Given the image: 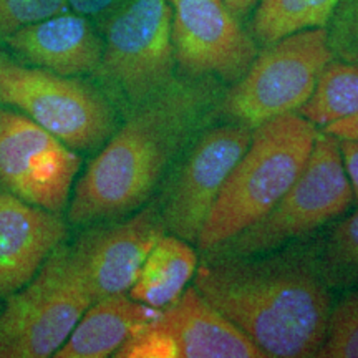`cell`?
<instances>
[{"label": "cell", "mask_w": 358, "mask_h": 358, "mask_svg": "<svg viewBox=\"0 0 358 358\" xmlns=\"http://www.w3.org/2000/svg\"><path fill=\"white\" fill-rule=\"evenodd\" d=\"M66 234L69 227L58 213L0 187V299L29 284Z\"/></svg>", "instance_id": "cell-14"}, {"label": "cell", "mask_w": 358, "mask_h": 358, "mask_svg": "<svg viewBox=\"0 0 358 358\" xmlns=\"http://www.w3.org/2000/svg\"><path fill=\"white\" fill-rule=\"evenodd\" d=\"M259 2H261V0H224V3H226L227 8L234 13L237 19L248 15Z\"/></svg>", "instance_id": "cell-27"}, {"label": "cell", "mask_w": 358, "mask_h": 358, "mask_svg": "<svg viewBox=\"0 0 358 358\" xmlns=\"http://www.w3.org/2000/svg\"><path fill=\"white\" fill-rule=\"evenodd\" d=\"M118 358H266L256 343L198 292L186 287L123 343Z\"/></svg>", "instance_id": "cell-9"}, {"label": "cell", "mask_w": 358, "mask_h": 358, "mask_svg": "<svg viewBox=\"0 0 358 358\" xmlns=\"http://www.w3.org/2000/svg\"><path fill=\"white\" fill-rule=\"evenodd\" d=\"M159 313V308L134 301L128 292L106 295L90 306L57 358H106Z\"/></svg>", "instance_id": "cell-16"}, {"label": "cell", "mask_w": 358, "mask_h": 358, "mask_svg": "<svg viewBox=\"0 0 358 358\" xmlns=\"http://www.w3.org/2000/svg\"><path fill=\"white\" fill-rule=\"evenodd\" d=\"M66 2H69V8L71 12L87 17L101 32V29L111 19V15L127 0H66Z\"/></svg>", "instance_id": "cell-24"}, {"label": "cell", "mask_w": 358, "mask_h": 358, "mask_svg": "<svg viewBox=\"0 0 358 358\" xmlns=\"http://www.w3.org/2000/svg\"><path fill=\"white\" fill-rule=\"evenodd\" d=\"M0 312V358H47L58 352L95 302L70 245L60 244Z\"/></svg>", "instance_id": "cell-7"}, {"label": "cell", "mask_w": 358, "mask_h": 358, "mask_svg": "<svg viewBox=\"0 0 358 358\" xmlns=\"http://www.w3.org/2000/svg\"><path fill=\"white\" fill-rule=\"evenodd\" d=\"M166 232L159 203L143 206L127 221L85 231L70 249L93 299L128 292Z\"/></svg>", "instance_id": "cell-13"}, {"label": "cell", "mask_w": 358, "mask_h": 358, "mask_svg": "<svg viewBox=\"0 0 358 358\" xmlns=\"http://www.w3.org/2000/svg\"><path fill=\"white\" fill-rule=\"evenodd\" d=\"M334 58L327 27L301 30L266 45L249 70L224 92L219 118L254 129L275 116L297 113Z\"/></svg>", "instance_id": "cell-8"}, {"label": "cell", "mask_w": 358, "mask_h": 358, "mask_svg": "<svg viewBox=\"0 0 358 358\" xmlns=\"http://www.w3.org/2000/svg\"><path fill=\"white\" fill-rule=\"evenodd\" d=\"M327 32L334 57L358 65V0H340Z\"/></svg>", "instance_id": "cell-23"}, {"label": "cell", "mask_w": 358, "mask_h": 358, "mask_svg": "<svg viewBox=\"0 0 358 358\" xmlns=\"http://www.w3.org/2000/svg\"><path fill=\"white\" fill-rule=\"evenodd\" d=\"M338 140V138H337ZM340 153H342L343 166H345L348 181H350L353 198L358 201V141L338 140Z\"/></svg>", "instance_id": "cell-25"}, {"label": "cell", "mask_w": 358, "mask_h": 358, "mask_svg": "<svg viewBox=\"0 0 358 358\" xmlns=\"http://www.w3.org/2000/svg\"><path fill=\"white\" fill-rule=\"evenodd\" d=\"M171 17L169 0H127L101 29L103 53L93 75L124 115L176 77Z\"/></svg>", "instance_id": "cell-4"}, {"label": "cell", "mask_w": 358, "mask_h": 358, "mask_svg": "<svg viewBox=\"0 0 358 358\" xmlns=\"http://www.w3.org/2000/svg\"><path fill=\"white\" fill-rule=\"evenodd\" d=\"M66 0H0V43L22 27L64 13Z\"/></svg>", "instance_id": "cell-22"}, {"label": "cell", "mask_w": 358, "mask_h": 358, "mask_svg": "<svg viewBox=\"0 0 358 358\" xmlns=\"http://www.w3.org/2000/svg\"><path fill=\"white\" fill-rule=\"evenodd\" d=\"M0 105L20 111L75 151L105 145L116 110L101 88L13 60L0 52Z\"/></svg>", "instance_id": "cell-6"}, {"label": "cell", "mask_w": 358, "mask_h": 358, "mask_svg": "<svg viewBox=\"0 0 358 358\" xmlns=\"http://www.w3.org/2000/svg\"><path fill=\"white\" fill-rule=\"evenodd\" d=\"M198 262V252L191 243L166 232L148 254L128 294L150 307H166L185 292Z\"/></svg>", "instance_id": "cell-17"}, {"label": "cell", "mask_w": 358, "mask_h": 358, "mask_svg": "<svg viewBox=\"0 0 358 358\" xmlns=\"http://www.w3.org/2000/svg\"><path fill=\"white\" fill-rule=\"evenodd\" d=\"M319 271L330 289L358 285V209L340 221L319 245Z\"/></svg>", "instance_id": "cell-20"}, {"label": "cell", "mask_w": 358, "mask_h": 358, "mask_svg": "<svg viewBox=\"0 0 358 358\" xmlns=\"http://www.w3.org/2000/svg\"><path fill=\"white\" fill-rule=\"evenodd\" d=\"M319 358H358V289L332 307Z\"/></svg>", "instance_id": "cell-21"}, {"label": "cell", "mask_w": 358, "mask_h": 358, "mask_svg": "<svg viewBox=\"0 0 358 358\" xmlns=\"http://www.w3.org/2000/svg\"><path fill=\"white\" fill-rule=\"evenodd\" d=\"M174 62L186 77L236 83L257 57L254 38L224 0H169Z\"/></svg>", "instance_id": "cell-12"}, {"label": "cell", "mask_w": 358, "mask_h": 358, "mask_svg": "<svg viewBox=\"0 0 358 358\" xmlns=\"http://www.w3.org/2000/svg\"><path fill=\"white\" fill-rule=\"evenodd\" d=\"M322 131L332 134L338 140H355L358 141V113L348 118L338 120V122L327 124L322 128Z\"/></svg>", "instance_id": "cell-26"}, {"label": "cell", "mask_w": 358, "mask_h": 358, "mask_svg": "<svg viewBox=\"0 0 358 358\" xmlns=\"http://www.w3.org/2000/svg\"><path fill=\"white\" fill-rule=\"evenodd\" d=\"M353 191L338 140L319 131L306 166L267 214L213 249V256H257L302 239L342 216L350 208Z\"/></svg>", "instance_id": "cell-5"}, {"label": "cell", "mask_w": 358, "mask_h": 358, "mask_svg": "<svg viewBox=\"0 0 358 358\" xmlns=\"http://www.w3.org/2000/svg\"><path fill=\"white\" fill-rule=\"evenodd\" d=\"M317 254L313 243L257 256L208 254L194 272V287L266 358H312L324 343L332 310V289Z\"/></svg>", "instance_id": "cell-2"}, {"label": "cell", "mask_w": 358, "mask_h": 358, "mask_svg": "<svg viewBox=\"0 0 358 358\" xmlns=\"http://www.w3.org/2000/svg\"><path fill=\"white\" fill-rule=\"evenodd\" d=\"M250 138L249 127L227 122L211 124L191 143L159 204L169 234L196 245L214 201L248 150Z\"/></svg>", "instance_id": "cell-11"}, {"label": "cell", "mask_w": 358, "mask_h": 358, "mask_svg": "<svg viewBox=\"0 0 358 358\" xmlns=\"http://www.w3.org/2000/svg\"><path fill=\"white\" fill-rule=\"evenodd\" d=\"M224 92L214 77L176 75L129 111L78 179L69 221L90 226L143 208L174 161L219 118Z\"/></svg>", "instance_id": "cell-1"}, {"label": "cell", "mask_w": 358, "mask_h": 358, "mask_svg": "<svg viewBox=\"0 0 358 358\" xmlns=\"http://www.w3.org/2000/svg\"><path fill=\"white\" fill-rule=\"evenodd\" d=\"M340 0H261L252 32L264 45L290 34L329 25Z\"/></svg>", "instance_id": "cell-19"}, {"label": "cell", "mask_w": 358, "mask_h": 358, "mask_svg": "<svg viewBox=\"0 0 358 358\" xmlns=\"http://www.w3.org/2000/svg\"><path fill=\"white\" fill-rule=\"evenodd\" d=\"M317 129L299 113H285L252 129L248 150L227 176L201 227V252L239 234L271 211L306 166Z\"/></svg>", "instance_id": "cell-3"}, {"label": "cell", "mask_w": 358, "mask_h": 358, "mask_svg": "<svg viewBox=\"0 0 358 358\" xmlns=\"http://www.w3.org/2000/svg\"><path fill=\"white\" fill-rule=\"evenodd\" d=\"M82 156L29 116L0 105V187L27 203L62 213Z\"/></svg>", "instance_id": "cell-10"}, {"label": "cell", "mask_w": 358, "mask_h": 358, "mask_svg": "<svg viewBox=\"0 0 358 358\" xmlns=\"http://www.w3.org/2000/svg\"><path fill=\"white\" fill-rule=\"evenodd\" d=\"M3 43L22 64L65 77L93 75L103 53L96 25L71 10L22 27Z\"/></svg>", "instance_id": "cell-15"}, {"label": "cell", "mask_w": 358, "mask_h": 358, "mask_svg": "<svg viewBox=\"0 0 358 358\" xmlns=\"http://www.w3.org/2000/svg\"><path fill=\"white\" fill-rule=\"evenodd\" d=\"M297 113L315 127L358 113V65L334 58L317 78L312 95Z\"/></svg>", "instance_id": "cell-18"}]
</instances>
